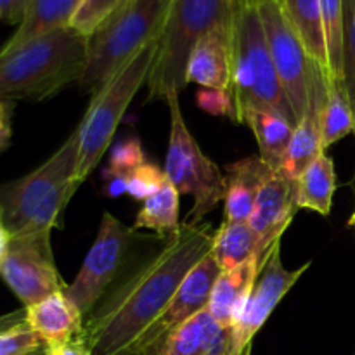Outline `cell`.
Listing matches in <instances>:
<instances>
[{
	"label": "cell",
	"instance_id": "1",
	"mask_svg": "<svg viewBox=\"0 0 355 355\" xmlns=\"http://www.w3.org/2000/svg\"><path fill=\"white\" fill-rule=\"evenodd\" d=\"M211 224L182 222L162 246L118 281L83 324L90 355H128L163 314L187 274L211 252Z\"/></svg>",
	"mask_w": 355,
	"mask_h": 355
},
{
	"label": "cell",
	"instance_id": "2",
	"mask_svg": "<svg viewBox=\"0 0 355 355\" xmlns=\"http://www.w3.org/2000/svg\"><path fill=\"white\" fill-rule=\"evenodd\" d=\"M87 44L89 38L66 26L0 52V101H44L80 82Z\"/></svg>",
	"mask_w": 355,
	"mask_h": 355
},
{
	"label": "cell",
	"instance_id": "3",
	"mask_svg": "<svg viewBox=\"0 0 355 355\" xmlns=\"http://www.w3.org/2000/svg\"><path fill=\"white\" fill-rule=\"evenodd\" d=\"M78 127L61 148L23 179L0 187L2 224L10 238L51 234L73 194L78 165Z\"/></svg>",
	"mask_w": 355,
	"mask_h": 355
},
{
	"label": "cell",
	"instance_id": "4",
	"mask_svg": "<svg viewBox=\"0 0 355 355\" xmlns=\"http://www.w3.org/2000/svg\"><path fill=\"white\" fill-rule=\"evenodd\" d=\"M231 7L232 80L229 96L232 101V120L243 123L250 107L262 106L286 114L295 123L293 111L270 58L259 14V0H231Z\"/></svg>",
	"mask_w": 355,
	"mask_h": 355
},
{
	"label": "cell",
	"instance_id": "5",
	"mask_svg": "<svg viewBox=\"0 0 355 355\" xmlns=\"http://www.w3.org/2000/svg\"><path fill=\"white\" fill-rule=\"evenodd\" d=\"M231 0H172L148 76V101L180 94L187 61L198 42L215 28H231Z\"/></svg>",
	"mask_w": 355,
	"mask_h": 355
},
{
	"label": "cell",
	"instance_id": "6",
	"mask_svg": "<svg viewBox=\"0 0 355 355\" xmlns=\"http://www.w3.org/2000/svg\"><path fill=\"white\" fill-rule=\"evenodd\" d=\"M172 0H127L87 44V62L78 87L96 94L146 45L158 40Z\"/></svg>",
	"mask_w": 355,
	"mask_h": 355
},
{
	"label": "cell",
	"instance_id": "7",
	"mask_svg": "<svg viewBox=\"0 0 355 355\" xmlns=\"http://www.w3.org/2000/svg\"><path fill=\"white\" fill-rule=\"evenodd\" d=\"M156 47L158 40L146 45L92 96L89 110L85 111L78 125L80 151L75 173V182L78 186H82L83 180L99 165L128 104L132 103L137 90L148 83Z\"/></svg>",
	"mask_w": 355,
	"mask_h": 355
},
{
	"label": "cell",
	"instance_id": "8",
	"mask_svg": "<svg viewBox=\"0 0 355 355\" xmlns=\"http://www.w3.org/2000/svg\"><path fill=\"white\" fill-rule=\"evenodd\" d=\"M180 94L165 97L170 110V141L165 159V175L179 194L194 198L193 210L187 215L189 224H201L203 217L215 210L225 198V177L217 163L211 162L184 121L179 103Z\"/></svg>",
	"mask_w": 355,
	"mask_h": 355
},
{
	"label": "cell",
	"instance_id": "9",
	"mask_svg": "<svg viewBox=\"0 0 355 355\" xmlns=\"http://www.w3.org/2000/svg\"><path fill=\"white\" fill-rule=\"evenodd\" d=\"M135 239L134 227H127L110 211H104L92 248L87 253L75 281L64 290L85 319L106 297L118 276H121Z\"/></svg>",
	"mask_w": 355,
	"mask_h": 355
},
{
	"label": "cell",
	"instance_id": "10",
	"mask_svg": "<svg viewBox=\"0 0 355 355\" xmlns=\"http://www.w3.org/2000/svg\"><path fill=\"white\" fill-rule=\"evenodd\" d=\"M259 14L274 68L279 76L288 104L293 111L295 123H298L307 110L309 87L315 62L309 58L279 0H259Z\"/></svg>",
	"mask_w": 355,
	"mask_h": 355
},
{
	"label": "cell",
	"instance_id": "11",
	"mask_svg": "<svg viewBox=\"0 0 355 355\" xmlns=\"http://www.w3.org/2000/svg\"><path fill=\"white\" fill-rule=\"evenodd\" d=\"M0 276L23 302L24 309L68 286L55 266L51 234L10 238L0 257Z\"/></svg>",
	"mask_w": 355,
	"mask_h": 355
},
{
	"label": "cell",
	"instance_id": "12",
	"mask_svg": "<svg viewBox=\"0 0 355 355\" xmlns=\"http://www.w3.org/2000/svg\"><path fill=\"white\" fill-rule=\"evenodd\" d=\"M311 262L295 270L284 269L281 262V241L272 246L259 269L253 290L241 315L232 326L231 355H250L252 340L270 318L279 302L290 293L297 281L307 272Z\"/></svg>",
	"mask_w": 355,
	"mask_h": 355
},
{
	"label": "cell",
	"instance_id": "13",
	"mask_svg": "<svg viewBox=\"0 0 355 355\" xmlns=\"http://www.w3.org/2000/svg\"><path fill=\"white\" fill-rule=\"evenodd\" d=\"M220 267L215 262L211 252L205 255L201 262L187 274L163 314L142 335V338L128 355H155L163 345V342L168 338L170 333L175 331L179 326H182L187 319L196 315L198 312L208 309L215 281L220 276Z\"/></svg>",
	"mask_w": 355,
	"mask_h": 355
},
{
	"label": "cell",
	"instance_id": "14",
	"mask_svg": "<svg viewBox=\"0 0 355 355\" xmlns=\"http://www.w3.org/2000/svg\"><path fill=\"white\" fill-rule=\"evenodd\" d=\"M297 210V180L286 177L281 170H269L248 220L257 236L259 269L272 246L281 241V236L291 224Z\"/></svg>",
	"mask_w": 355,
	"mask_h": 355
},
{
	"label": "cell",
	"instance_id": "15",
	"mask_svg": "<svg viewBox=\"0 0 355 355\" xmlns=\"http://www.w3.org/2000/svg\"><path fill=\"white\" fill-rule=\"evenodd\" d=\"M329 76L319 64H314L309 87V104L304 116L293 128L290 148L281 172L297 180L307 166L318 158L322 149V113L328 99Z\"/></svg>",
	"mask_w": 355,
	"mask_h": 355
},
{
	"label": "cell",
	"instance_id": "16",
	"mask_svg": "<svg viewBox=\"0 0 355 355\" xmlns=\"http://www.w3.org/2000/svg\"><path fill=\"white\" fill-rule=\"evenodd\" d=\"M187 83L196 82L205 89H231V28H215L193 49L187 61Z\"/></svg>",
	"mask_w": 355,
	"mask_h": 355
},
{
	"label": "cell",
	"instance_id": "17",
	"mask_svg": "<svg viewBox=\"0 0 355 355\" xmlns=\"http://www.w3.org/2000/svg\"><path fill=\"white\" fill-rule=\"evenodd\" d=\"M26 322L47 349L62 345L83 335L85 318L64 291L49 295L38 304L24 309Z\"/></svg>",
	"mask_w": 355,
	"mask_h": 355
},
{
	"label": "cell",
	"instance_id": "18",
	"mask_svg": "<svg viewBox=\"0 0 355 355\" xmlns=\"http://www.w3.org/2000/svg\"><path fill=\"white\" fill-rule=\"evenodd\" d=\"M231 329L218 324L205 309L170 333L155 355H231Z\"/></svg>",
	"mask_w": 355,
	"mask_h": 355
},
{
	"label": "cell",
	"instance_id": "19",
	"mask_svg": "<svg viewBox=\"0 0 355 355\" xmlns=\"http://www.w3.org/2000/svg\"><path fill=\"white\" fill-rule=\"evenodd\" d=\"M257 276H259L257 257L234 269L222 270L220 276L215 281L214 291L208 302V311L218 324L232 329L248 302Z\"/></svg>",
	"mask_w": 355,
	"mask_h": 355
},
{
	"label": "cell",
	"instance_id": "20",
	"mask_svg": "<svg viewBox=\"0 0 355 355\" xmlns=\"http://www.w3.org/2000/svg\"><path fill=\"white\" fill-rule=\"evenodd\" d=\"M269 170L260 156H250L225 166V220H250L257 194Z\"/></svg>",
	"mask_w": 355,
	"mask_h": 355
},
{
	"label": "cell",
	"instance_id": "21",
	"mask_svg": "<svg viewBox=\"0 0 355 355\" xmlns=\"http://www.w3.org/2000/svg\"><path fill=\"white\" fill-rule=\"evenodd\" d=\"M255 134L259 142L260 158L270 170L283 168L295 123L279 111L272 107H250L245 114V121Z\"/></svg>",
	"mask_w": 355,
	"mask_h": 355
},
{
	"label": "cell",
	"instance_id": "22",
	"mask_svg": "<svg viewBox=\"0 0 355 355\" xmlns=\"http://www.w3.org/2000/svg\"><path fill=\"white\" fill-rule=\"evenodd\" d=\"M78 2L80 0H31L19 28L0 52H10L33 38L69 26Z\"/></svg>",
	"mask_w": 355,
	"mask_h": 355
},
{
	"label": "cell",
	"instance_id": "23",
	"mask_svg": "<svg viewBox=\"0 0 355 355\" xmlns=\"http://www.w3.org/2000/svg\"><path fill=\"white\" fill-rule=\"evenodd\" d=\"M288 19L300 37L309 58L321 66L329 76L328 49H326L324 24H322L321 0H283L281 2Z\"/></svg>",
	"mask_w": 355,
	"mask_h": 355
},
{
	"label": "cell",
	"instance_id": "24",
	"mask_svg": "<svg viewBox=\"0 0 355 355\" xmlns=\"http://www.w3.org/2000/svg\"><path fill=\"white\" fill-rule=\"evenodd\" d=\"M336 191V173L333 159L321 153L297 179L298 208L328 215Z\"/></svg>",
	"mask_w": 355,
	"mask_h": 355
},
{
	"label": "cell",
	"instance_id": "25",
	"mask_svg": "<svg viewBox=\"0 0 355 355\" xmlns=\"http://www.w3.org/2000/svg\"><path fill=\"white\" fill-rule=\"evenodd\" d=\"M211 255L220 270L234 269L257 257V236L248 222H222L215 231Z\"/></svg>",
	"mask_w": 355,
	"mask_h": 355
},
{
	"label": "cell",
	"instance_id": "26",
	"mask_svg": "<svg viewBox=\"0 0 355 355\" xmlns=\"http://www.w3.org/2000/svg\"><path fill=\"white\" fill-rule=\"evenodd\" d=\"M180 194L170 180H166L155 194L142 201V208L134 222V231L151 229L159 238L172 234L180 227Z\"/></svg>",
	"mask_w": 355,
	"mask_h": 355
},
{
	"label": "cell",
	"instance_id": "27",
	"mask_svg": "<svg viewBox=\"0 0 355 355\" xmlns=\"http://www.w3.org/2000/svg\"><path fill=\"white\" fill-rule=\"evenodd\" d=\"M355 120L343 82L329 80L328 99L322 113V149H328L340 139L354 134Z\"/></svg>",
	"mask_w": 355,
	"mask_h": 355
},
{
	"label": "cell",
	"instance_id": "28",
	"mask_svg": "<svg viewBox=\"0 0 355 355\" xmlns=\"http://www.w3.org/2000/svg\"><path fill=\"white\" fill-rule=\"evenodd\" d=\"M329 80L343 82V0H321Z\"/></svg>",
	"mask_w": 355,
	"mask_h": 355
},
{
	"label": "cell",
	"instance_id": "29",
	"mask_svg": "<svg viewBox=\"0 0 355 355\" xmlns=\"http://www.w3.org/2000/svg\"><path fill=\"white\" fill-rule=\"evenodd\" d=\"M127 0H80L69 28L83 37H92Z\"/></svg>",
	"mask_w": 355,
	"mask_h": 355
},
{
	"label": "cell",
	"instance_id": "30",
	"mask_svg": "<svg viewBox=\"0 0 355 355\" xmlns=\"http://www.w3.org/2000/svg\"><path fill=\"white\" fill-rule=\"evenodd\" d=\"M343 85L355 120V0H343Z\"/></svg>",
	"mask_w": 355,
	"mask_h": 355
},
{
	"label": "cell",
	"instance_id": "31",
	"mask_svg": "<svg viewBox=\"0 0 355 355\" xmlns=\"http://www.w3.org/2000/svg\"><path fill=\"white\" fill-rule=\"evenodd\" d=\"M45 343L24 319L0 333V355H45Z\"/></svg>",
	"mask_w": 355,
	"mask_h": 355
},
{
	"label": "cell",
	"instance_id": "32",
	"mask_svg": "<svg viewBox=\"0 0 355 355\" xmlns=\"http://www.w3.org/2000/svg\"><path fill=\"white\" fill-rule=\"evenodd\" d=\"M125 179H127V194L134 198L135 201L148 200L168 180L165 175V170L148 162L132 170L128 175H125Z\"/></svg>",
	"mask_w": 355,
	"mask_h": 355
},
{
	"label": "cell",
	"instance_id": "33",
	"mask_svg": "<svg viewBox=\"0 0 355 355\" xmlns=\"http://www.w3.org/2000/svg\"><path fill=\"white\" fill-rule=\"evenodd\" d=\"M146 163L144 151H142L141 141L135 137L127 139L120 142L111 153L107 168L104 170V175H128L132 170Z\"/></svg>",
	"mask_w": 355,
	"mask_h": 355
},
{
	"label": "cell",
	"instance_id": "34",
	"mask_svg": "<svg viewBox=\"0 0 355 355\" xmlns=\"http://www.w3.org/2000/svg\"><path fill=\"white\" fill-rule=\"evenodd\" d=\"M198 104L201 110L211 114H224L232 120V101L227 90L203 89L198 94Z\"/></svg>",
	"mask_w": 355,
	"mask_h": 355
},
{
	"label": "cell",
	"instance_id": "35",
	"mask_svg": "<svg viewBox=\"0 0 355 355\" xmlns=\"http://www.w3.org/2000/svg\"><path fill=\"white\" fill-rule=\"evenodd\" d=\"M31 0H0V19L21 24Z\"/></svg>",
	"mask_w": 355,
	"mask_h": 355
},
{
	"label": "cell",
	"instance_id": "36",
	"mask_svg": "<svg viewBox=\"0 0 355 355\" xmlns=\"http://www.w3.org/2000/svg\"><path fill=\"white\" fill-rule=\"evenodd\" d=\"M45 355H90V350L82 335L71 342L62 343V345L51 347V349L45 350Z\"/></svg>",
	"mask_w": 355,
	"mask_h": 355
},
{
	"label": "cell",
	"instance_id": "37",
	"mask_svg": "<svg viewBox=\"0 0 355 355\" xmlns=\"http://www.w3.org/2000/svg\"><path fill=\"white\" fill-rule=\"evenodd\" d=\"M10 106L9 101H0V149L7 148L10 141V135H12V130H10Z\"/></svg>",
	"mask_w": 355,
	"mask_h": 355
},
{
	"label": "cell",
	"instance_id": "38",
	"mask_svg": "<svg viewBox=\"0 0 355 355\" xmlns=\"http://www.w3.org/2000/svg\"><path fill=\"white\" fill-rule=\"evenodd\" d=\"M26 319V311H16V312H10V314L6 315H0V333L6 331V329L12 328V326L19 324Z\"/></svg>",
	"mask_w": 355,
	"mask_h": 355
},
{
	"label": "cell",
	"instance_id": "39",
	"mask_svg": "<svg viewBox=\"0 0 355 355\" xmlns=\"http://www.w3.org/2000/svg\"><path fill=\"white\" fill-rule=\"evenodd\" d=\"M349 224L352 225V227L355 229V211H354V215H352V217H350V222H349Z\"/></svg>",
	"mask_w": 355,
	"mask_h": 355
},
{
	"label": "cell",
	"instance_id": "40",
	"mask_svg": "<svg viewBox=\"0 0 355 355\" xmlns=\"http://www.w3.org/2000/svg\"><path fill=\"white\" fill-rule=\"evenodd\" d=\"M0 222H2V207H0Z\"/></svg>",
	"mask_w": 355,
	"mask_h": 355
},
{
	"label": "cell",
	"instance_id": "41",
	"mask_svg": "<svg viewBox=\"0 0 355 355\" xmlns=\"http://www.w3.org/2000/svg\"><path fill=\"white\" fill-rule=\"evenodd\" d=\"M279 2H283V0H279Z\"/></svg>",
	"mask_w": 355,
	"mask_h": 355
}]
</instances>
